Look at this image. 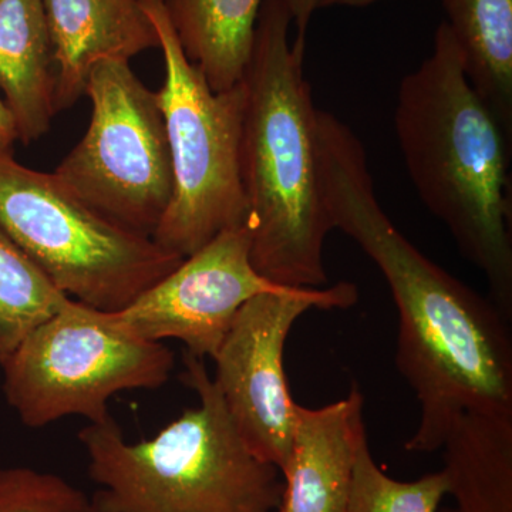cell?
<instances>
[{"instance_id": "1", "label": "cell", "mask_w": 512, "mask_h": 512, "mask_svg": "<svg viewBox=\"0 0 512 512\" xmlns=\"http://www.w3.org/2000/svg\"><path fill=\"white\" fill-rule=\"evenodd\" d=\"M316 114L320 191L333 229L375 262L399 313L396 366L420 404L404 447L433 453L458 413H512L511 320L404 237L377 200L362 141L329 111Z\"/></svg>"}, {"instance_id": "2", "label": "cell", "mask_w": 512, "mask_h": 512, "mask_svg": "<svg viewBox=\"0 0 512 512\" xmlns=\"http://www.w3.org/2000/svg\"><path fill=\"white\" fill-rule=\"evenodd\" d=\"M286 0H264L242 84V187L251 261L289 289L329 284L325 242L333 225L320 191L316 109L305 77V37L291 43Z\"/></svg>"}, {"instance_id": "3", "label": "cell", "mask_w": 512, "mask_h": 512, "mask_svg": "<svg viewBox=\"0 0 512 512\" xmlns=\"http://www.w3.org/2000/svg\"><path fill=\"white\" fill-rule=\"evenodd\" d=\"M394 130L410 180L512 319L511 140L468 82L447 23L399 87Z\"/></svg>"}, {"instance_id": "4", "label": "cell", "mask_w": 512, "mask_h": 512, "mask_svg": "<svg viewBox=\"0 0 512 512\" xmlns=\"http://www.w3.org/2000/svg\"><path fill=\"white\" fill-rule=\"evenodd\" d=\"M181 380L200 404L131 443L113 416L77 434L99 490L93 512H276L284 477L248 447L205 359L184 352Z\"/></svg>"}, {"instance_id": "5", "label": "cell", "mask_w": 512, "mask_h": 512, "mask_svg": "<svg viewBox=\"0 0 512 512\" xmlns=\"http://www.w3.org/2000/svg\"><path fill=\"white\" fill-rule=\"evenodd\" d=\"M0 229L73 301L119 312L184 258L114 224L0 146Z\"/></svg>"}, {"instance_id": "6", "label": "cell", "mask_w": 512, "mask_h": 512, "mask_svg": "<svg viewBox=\"0 0 512 512\" xmlns=\"http://www.w3.org/2000/svg\"><path fill=\"white\" fill-rule=\"evenodd\" d=\"M164 57L157 92L173 170V195L154 241L187 258L225 229L247 222L241 144L245 89L214 92L185 56L164 0H143Z\"/></svg>"}, {"instance_id": "7", "label": "cell", "mask_w": 512, "mask_h": 512, "mask_svg": "<svg viewBox=\"0 0 512 512\" xmlns=\"http://www.w3.org/2000/svg\"><path fill=\"white\" fill-rule=\"evenodd\" d=\"M173 350L117 328L106 312L70 299L13 350L0 370L6 402L30 429L64 417L99 424L127 390H156L170 379Z\"/></svg>"}, {"instance_id": "8", "label": "cell", "mask_w": 512, "mask_h": 512, "mask_svg": "<svg viewBox=\"0 0 512 512\" xmlns=\"http://www.w3.org/2000/svg\"><path fill=\"white\" fill-rule=\"evenodd\" d=\"M92 116L53 174L84 204L153 238L173 195V170L157 92L127 60H103L86 87Z\"/></svg>"}, {"instance_id": "9", "label": "cell", "mask_w": 512, "mask_h": 512, "mask_svg": "<svg viewBox=\"0 0 512 512\" xmlns=\"http://www.w3.org/2000/svg\"><path fill=\"white\" fill-rule=\"evenodd\" d=\"M357 299L359 291L349 282L259 293L239 309L212 359V380L242 439L281 473L291 451L298 406L284 367L289 333L306 312L348 309Z\"/></svg>"}, {"instance_id": "10", "label": "cell", "mask_w": 512, "mask_h": 512, "mask_svg": "<svg viewBox=\"0 0 512 512\" xmlns=\"http://www.w3.org/2000/svg\"><path fill=\"white\" fill-rule=\"evenodd\" d=\"M259 275L251 261L247 224L221 234L119 312L117 328L148 342L175 339L185 353L214 359L239 309L265 292L285 291Z\"/></svg>"}, {"instance_id": "11", "label": "cell", "mask_w": 512, "mask_h": 512, "mask_svg": "<svg viewBox=\"0 0 512 512\" xmlns=\"http://www.w3.org/2000/svg\"><path fill=\"white\" fill-rule=\"evenodd\" d=\"M365 397L348 396L319 407L296 406L284 495L276 512H348L359 448L367 439Z\"/></svg>"}, {"instance_id": "12", "label": "cell", "mask_w": 512, "mask_h": 512, "mask_svg": "<svg viewBox=\"0 0 512 512\" xmlns=\"http://www.w3.org/2000/svg\"><path fill=\"white\" fill-rule=\"evenodd\" d=\"M56 64L57 114L83 96L93 67L158 49L143 0H43Z\"/></svg>"}, {"instance_id": "13", "label": "cell", "mask_w": 512, "mask_h": 512, "mask_svg": "<svg viewBox=\"0 0 512 512\" xmlns=\"http://www.w3.org/2000/svg\"><path fill=\"white\" fill-rule=\"evenodd\" d=\"M0 92L18 141L45 136L57 114L56 64L43 0H0Z\"/></svg>"}, {"instance_id": "14", "label": "cell", "mask_w": 512, "mask_h": 512, "mask_svg": "<svg viewBox=\"0 0 512 512\" xmlns=\"http://www.w3.org/2000/svg\"><path fill=\"white\" fill-rule=\"evenodd\" d=\"M440 450L456 504L443 512H512V413H458Z\"/></svg>"}, {"instance_id": "15", "label": "cell", "mask_w": 512, "mask_h": 512, "mask_svg": "<svg viewBox=\"0 0 512 512\" xmlns=\"http://www.w3.org/2000/svg\"><path fill=\"white\" fill-rule=\"evenodd\" d=\"M185 56L214 92L242 82L264 0H164Z\"/></svg>"}, {"instance_id": "16", "label": "cell", "mask_w": 512, "mask_h": 512, "mask_svg": "<svg viewBox=\"0 0 512 512\" xmlns=\"http://www.w3.org/2000/svg\"><path fill=\"white\" fill-rule=\"evenodd\" d=\"M468 82L512 138V0H441Z\"/></svg>"}, {"instance_id": "17", "label": "cell", "mask_w": 512, "mask_h": 512, "mask_svg": "<svg viewBox=\"0 0 512 512\" xmlns=\"http://www.w3.org/2000/svg\"><path fill=\"white\" fill-rule=\"evenodd\" d=\"M69 301L0 229V367L33 329Z\"/></svg>"}, {"instance_id": "18", "label": "cell", "mask_w": 512, "mask_h": 512, "mask_svg": "<svg viewBox=\"0 0 512 512\" xmlns=\"http://www.w3.org/2000/svg\"><path fill=\"white\" fill-rule=\"evenodd\" d=\"M447 495L443 471L414 481H399L377 466L369 441L357 454L348 512H439Z\"/></svg>"}, {"instance_id": "19", "label": "cell", "mask_w": 512, "mask_h": 512, "mask_svg": "<svg viewBox=\"0 0 512 512\" xmlns=\"http://www.w3.org/2000/svg\"><path fill=\"white\" fill-rule=\"evenodd\" d=\"M0 512H93V505L66 478L19 466L0 468Z\"/></svg>"}, {"instance_id": "20", "label": "cell", "mask_w": 512, "mask_h": 512, "mask_svg": "<svg viewBox=\"0 0 512 512\" xmlns=\"http://www.w3.org/2000/svg\"><path fill=\"white\" fill-rule=\"evenodd\" d=\"M286 3L296 26V35L306 36L312 16L318 10V0H286Z\"/></svg>"}, {"instance_id": "21", "label": "cell", "mask_w": 512, "mask_h": 512, "mask_svg": "<svg viewBox=\"0 0 512 512\" xmlns=\"http://www.w3.org/2000/svg\"><path fill=\"white\" fill-rule=\"evenodd\" d=\"M15 141H18L15 121H13L5 101L0 97V146L12 148Z\"/></svg>"}, {"instance_id": "22", "label": "cell", "mask_w": 512, "mask_h": 512, "mask_svg": "<svg viewBox=\"0 0 512 512\" xmlns=\"http://www.w3.org/2000/svg\"><path fill=\"white\" fill-rule=\"evenodd\" d=\"M379 0H318V9L332 8V6H349V8H363Z\"/></svg>"}]
</instances>
